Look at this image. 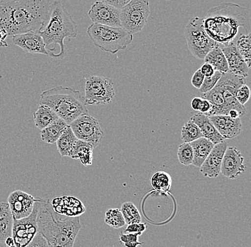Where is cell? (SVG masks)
<instances>
[{"label":"cell","mask_w":251,"mask_h":247,"mask_svg":"<svg viewBox=\"0 0 251 247\" xmlns=\"http://www.w3.org/2000/svg\"><path fill=\"white\" fill-rule=\"evenodd\" d=\"M51 0H0V29L8 36L39 32L48 23Z\"/></svg>","instance_id":"6da1fadb"},{"label":"cell","mask_w":251,"mask_h":247,"mask_svg":"<svg viewBox=\"0 0 251 247\" xmlns=\"http://www.w3.org/2000/svg\"><path fill=\"white\" fill-rule=\"evenodd\" d=\"M249 15L246 8L234 3H221L205 14L204 29L216 43L226 46L234 42L241 27L249 33Z\"/></svg>","instance_id":"7a4b0ae2"},{"label":"cell","mask_w":251,"mask_h":247,"mask_svg":"<svg viewBox=\"0 0 251 247\" xmlns=\"http://www.w3.org/2000/svg\"><path fill=\"white\" fill-rule=\"evenodd\" d=\"M81 225L79 218L62 219L53 210L50 199L41 198L37 229L51 247H73Z\"/></svg>","instance_id":"3957f363"},{"label":"cell","mask_w":251,"mask_h":247,"mask_svg":"<svg viewBox=\"0 0 251 247\" xmlns=\"http://www.w3.org/2000/svg\"><path fill=\"white\" fill-rule=\"evenodd\" d=\"M46 48L54 45L49 56L56 59H62L67 55L64 40L76 38L78 34L76 23L60 1L51 3L50 16L46 26L39 31Z\"/></svg>","instance_id":"277c9868"},{"label":"cell","mask_w":251,"mask_h":247,"mask_svg":"<svg viewBox=\"0 0 251 247\" xmlns=\"http://www.w3.org/2000/svg\"><path fill=\"white\" fill-rule=\"evenodd\" d=\"M39 105L51 108L69 125L78 116L89 114L84 97L79 91L66 86H57L43 91Z\"/></svg>","instance_id":"5b68a950"},{"label":"cell","mask_w":251,"mask_h":247,"mask_svg":"<svg viewBox=\"0 0 251 247\" xmlns=\"http://www.w3.org/2000/svg\"><path fill=\"white\" fill-rule=\"evenodd\" d=\"M87 34L96 47L101 51L112 55L125 50L133 41L132 34L122 27L93 23L88 27Z\"/></svg>","instance_id":"8992f818"},{"label":"cell","mask_w":251,"mask_h":247,"mask_svg":"<svg viewBox=\"0 0 251 247\" xmlns=\"http://www.w3.org/2000/svg\"><path fill=\"white\" fill-rule=\"evenodd\" d=\"M185 37L188 50L199 59H204L210 51L218 45L208 35L203 27V18L193 17L185 28Z\"/></svg>","instance_id":"52a82bcc"},{"label":"cell","mask_w":251,"mask_h":247,"mask_svg":"<svg viewBox=\"0 0 251 247\" xmlns=\"http://www.w3.org/2000/svg\"><path fill=\"white\" fill-rule=\"evenodd\" d=\"M149 15L148 0H131L120 9L121 26L133 35L142 30Z\"/></svg>","instance_id":"ba28073f"},{"label":"cell","mask_w":251,"mask_h":247,"mask_svg":"<svg viewBox=\"0 0 251 247\" xmlns=\"http://www.w3.org/2000/svg\"><path fill=\"white\" fill-rule=\"evenodd\" d=\"M114 97V83L109 78L91 75L86 79L84 102L86 106L111 104Z\"/></svg>","instance_id":"9c48e42d"},{"label":"cell","mask_w":251,"mask_h":247,"mask_svg":"<svg viewBox=\"0 0 251 247\" xmlns=\"http://www.w3.org/2000/svg\"><path fill=\"white\" fill-rule=\"evenodd\" d=\"M77 139L98 147L104 136L101 125L97 119L89 114L78 116L70 124Z\"/></svg>","instance_id":"30bf717a"},{"label":"cell","mask_w":251,"mask_h":247,"mask_svg":"<svg viewBox=\"0 0 251 247\" xmlns=\"http://www.w3.org/2000/svg\"><path fill=\"white\" fill-rule=\"evenodd\" d=\"M41 198H37L34 208L29 216L20 220H14L12 237L15 241L16 247H25L38 232L37 215Z\"/></svg>","instance_id":"8fae6325"},{"label":"cell","mask_w":251,"mask_h":247,"mask_svg":"<svg viewBox=\"0 0 251 247\" xmlns=\"http://www.w3.org/2000/svg\"><path fill=\"white\" fill-rule=\"evenodd\" d=\"M244 84H246V78L237 76L229 72L223 74L222 77L217 83L218 86L221 89L227 110L229 111L231 110H237L241 117L246 114V109L237 101L235 93L237 89Z\"/></svg>","instance_id":"7c38bea8"},{"label":"cell","mask_w":251,"mask_h":247,"mask_svg":"<svg viewBox=\"0 0 251 247\" xmlns=\"http://www.w3.org/2000/svg\"><path fill=\"white\" fill-rule=\"evenodd\" d=\"M88 15L93 23L109 27H122L120 9L103 1H95L88 12Z\"/></svg>","instance_id":"4fadbf2b"},{"label":"cell","mask_w":251,"mask_h":247,"mask_svg":"<svg viewBox=\"0 0 251 247\" xmlns=\"http://www.w3.org/2000/svg\"><path fill=\"white\" fill-rule=\"evenodd\" d=\"M244 158L236 147H227L221 164V173L227 179H235L246 171Z\"/></svg>","instance_id":"5bb4252c"},{"label":"cell","mask_w":251,"mask_h":247,"mask_svg":"<svg viewBox=\"0 0 251 247\" xmlns=\"http://www.w3.org/2000/svg\"><path fill=\"white\" fill-rule=\"evenodd\" d=\"M37 198L21 190H16L9 194L8 204L14 220L29 216L34 208Z\"/></svg>","instance_id":"9a60e30c"},{"label":"cell","mask_w":251,"mask_h":247,"mask_svg":"<svg viewBox=\"0 0 251 247\" xmlns=\"http://www.w3.org/2000/svg\"><path fill=\"white\" fill-rule=\"evenodd\" d=\"M228 147L224 141L215 144L205 161L200 167V171L205 177L216 178L221 173V164L226 150Z\"/></svg>","instance_id":"2e32d148"},{"label":"cell","mask_w":251,"mask_h":247,"mask_svg":"<svg viewBox=\"0 0 251 247\" xmlns=\"http://www.w3.org/2000/svg\"><path fill=\"white\" fill-rule=\"evenodd\" d=\"M12 42L16 46L29 54L49 55L46 45L38 32L29 31L12 36Z\"/></svg>","instance_id":"e0dca14e"},{"label":"cell","mask_w":251,"mask_h":247,"mask_svg":"<svg viewBox=\"0 0 251 247\" xmlns=\"http://www.w3.org/2000/svg\"><path fill=\"white\" fill-rule=\"evenodd\" d=\"M208 117L224 139H233L241 134L242 130L241 118L232 119L227 115H212Z\"/></svg>","instance_id":"ac0fdd59"},{"label":"cell","mask_w":251,"mask_h":247,"mask_svg":"<svg viewBox=\"0 0 251 247\" xmlns=\"http://www.w3.org/2000/svg\"><path fill=\"white\" fill-rule=\"evenodd\" d=\"M223 53L226 58L228 72L237 76L246 78L249 77V67L237 50L234 42L224 46Z\"/></svg>","instance_id":"d6986e66"},{"label":"cell","mask_w":251,"mask_h":247,"mask_svg":"<svg viewBox=\"0 0 251 247\" xmlns=\"http://www.w3.org/2000/svg\"><path fill=\"white\" fill-rule=\"evenodd\" d=\"M51 203L53 210L62 216L77 217L86 212L82 202L73 196L57 197Z\"/></svg>","instance_id":"ffe728a7"},{"label":"cell","mask_w":251,"mask_h":247,"mask_svg":"<svg viewBox=\"0 0 251 247\" xmlns=\"http://www.w3.org/2000/svg\"><path fill=\"white\" fill-rule=\"evenodd\" d=\"M191 120L199 127L203 137L209 140L213 144H219L226 141V139L217 131L208 116L199 113V114H194L191 118Z\"/></svg>","instance_id":"44dd1931"},{"label":"cell","mask_w":251,"mask_h":247,"mask_svg":"<svg viewBox=\"0 0 251 247\" xmlns=\"http://www.w3.org/2000/svg\"><path fill=\"white\" fill-rule=\"evenodd\" d=\"M201 98L209 101L212 105L211 110L207 116L227 115L229 110H227L221 89L217 84L211 91L204 93Z\"/></svg>","instance_id":"7402d4cb"},{"label":"cell","mask_w":251,"mask_h":247,"mask_svg":"<svg viewBox=\"0 0 251 247\" xmlns=\"http://www.w3.org/2000/svg\"><path fill=\"white\" fill-rule=\"evenodd\" d=\"M194 152V161L192 165L196 167H201L215 144L209 140L201 137L190 143Z\"/></svg>","instance_id":"603a6c76"},{"label":"cell","mask_w":251,"mask_h":247,"mask_svg":"<svg viewBox=\"0 0 251 247\" xmlns=\"http://www.w3.org/2000/svg\"><path fill=\"white\" fill-rule=\"evenodd\" d=\"M94 147L89 143L77 139L72 148L70 157L79 160L84 166H90L93 160Z\"/></svg>","instance_id":"cb8c5ba5"},{"label":"cell","mask_w":251,"mask_h":247,"mask_svg":"<svg viewBox=\"0 0 251 247\" xmlns=\"http://www.w3.org/2000/svg\"><path fill=\"white\" fill-rule=\"evenodd\" d=\"M14 219L8 203H0V242L12 237Z\"/></svg>","instance_id":"d4e9b609"},{"label":"cell","mask_w":251,"mask_h":247,"mask_svg":"<svg viewBox=\"0 0 251 247\" xmlns=\"http://www.w3.org/2000/svg\"><path fill=\"white\" fill-rule=\"evenodd\" d=\"M33 116L36 127L40 130H44L59 119V116L51 108L44 105H39Z\"/></svg>","instance_id":"484cf974"},{"label":"cell","mask_w":251,"mask_h":247,"mask_svg":"<svg viewBox=\"0 0 251 247\" xmlns=\"http://www.w3.org/2000/svg\"><path fill=\"white\" fill-rule=\"evenodd\" d=\"M68 126L69 124L59 118L54 123L41 130V138L42 141L47 144H54L60 137Z\"/></svg>","instance_id":"4316f807"},{"label":"cell","mask_w":251,"mask_h":247,"mask_svg":"<svg viewBox=\"0 0 251 247\" xmlns=\"http://www.w3.org/2000/svg\"><path fill=\"white\" fill-rule=\"evenodd\" d=\"M204 60L205 63L211 64L216 71H219L222 73L228 72L226 58L219 44L207 54L204 58Z\"/></svg>","instance_id":"83f0119b"},{"label":"cell","mask_w":251,"mask_h":247,"mask_svg":"<svg viewBox=\"0 0 251 247\" xmlns=\"http://www.w3.org/2000/svg\"><path fill=\"white\" fill-rule=\"evenodd\" d=\"M76 140L77 138L76 137L70 126L69 125L65 131L63 132L60 137L56 141V147L61 156L70 157L72 148L75 145Z\"/></svg>","instance_id":"f1b7e54d"},{"label":"cell","mask_w":251,"mask_h":247,"mask_svg":"<svg viewBox=\"0 0 251 247\" xmlns=\"http://www.w3.org/2000/svg\"><path fill=\"white\" fill-rule=\"evenodd\" d=\"M151 182L153 188L158 192L166 193L170 191L172 179L169 173L159 171L153 174Z\"/></svg>","instance_id":"f546056e"},{"label":"cell","mask_w":251,"mask_h":247,"mask_svg":"<svg viewBox=\"0 0 251 247\" xmlns=\"http://www.w3.org/2000/svg\"><path fill=\"white\" fill-rule=\"evenodd\" d=\"M237 50L244 59L248 67L250 68L251 63V33L242 34L239 36L235 43Z\"/></svg>","instance_id":"4dcf8cb0"},{"label":"cell","mask_w":251,"mask_h":247,"mask_svg":"<svg viewBox=\"0 0 251 247\" xmlns=\"http://www.w3.org/2000/svg\"><path fill=\"white\" fill-rule=\"evenodd\" d=\"M126 224H131L141 222L140 212L131 201L124 203L120 209Z\"/></svg>","instance_id":"1f68e13d"},{"label":"cell","mask_w":251,"mask_h":247,"mask_svg":"<svg viewBox=\"0 0 251 247\" xmlns=\"http://www.w3.org/2000/svg\"><path fill=\"white\" fill-rule=\"evenodd\" d=\"M201 137H203V135L200 129L191 119L182 127L181 139L183 143H191Z\"/></svg>","instance_id":"d6a6232c"},{"label":"cell","mask_w":251,"mask_h":247,"mask_svg":"<svg viewBox=\"0 0 251 247\" xmlns=\"http://www.w3.org/2000/svg\"><path fill=\"white\" fill-rule=\"evenodd\" d=\"M105 223L114 229H120L126 223L122 212L119 209H108L105 214Z\"/></svg>","instance_id":"836d02e7"},{"label":"cell","mask_w":251,"mask_h":247,"mask_svg":"<svg viewBox=\"0 0 251 247\" xmlns=\"http://www.w3.org/2000/svg\"><path fill=\"white\" fill-rule=\"evenodd\" d=\"M177 155L178 161L181 165L185 166L192 165L194 161V152L190 143H183L180 144Z\"/></svg>","instance_id":"e575fe53"},{"label":"cell","mask_w":251,"mask_h":247,"mask_svg":"<svg viewBox=\"0 0 251 247\" xmlns=\"http://www.w3.org/2000/svg\"><path fill=\"white\" fill-rule=\"evenodd\" d=\"M140 234L133 233H121L119 235V241L125 247H138L143 243L139 242Z\"/></svg>","instance_id":"d590c367"},{"label":"cell","mask_w":251,"mask_h":247,"mask_svg":"<svg viewBox=\"0 0 251 247\" xmlns=\"http://www.w3.org/2000/svg\"><path fill=\"white\" fill-rule=\"evenodd\" d=\"M223 74L224 73H222V72L216 71L213 76L204 78L203 84H202L201 86L199 89L200 92L204 94V93L209 92L212 89H213L216 84L219 82L220 79L222 77Z\"/></svg>","instance_id":"8d00e7d4"},{"label":"cell","mask_w":251,"mask_h":247,"mask_svg":"<svg viewBox=\"0 0 251 247\" xmlns=\"http://www.w3.org/2000/svg\"><path fill=\"white\" fill-rule=\"evenodd\" d=\"M251 90L247 84H244L242 86H240L237 89L235 93V98L237 101L241 104V105L244 106L250 99Z\"/></svg>","instance_id":"74e56055"},{"label":"cell","mask_w":251,"mask_h":247,"mask_svg":"<svg viewBox=\"0 0 251 247\" xmlns=\"http://www.w3.org/2000/svg\"><path fill=\"white\" fill-rule=\"evenodd\" d=\"M25 247H51L45 237L39 232L34 236L33 240Z\"/></svg>","instance_id":"f35d334b"},{"label":"cell","mask_w":251,"mask_h":247,"mask_svg":"<svg viewBox=\"0 0 251 247\" xmlns=\"http://www.w3.org/2000/svg\"><path fill=\"white\" fill-rule=\"evenodd\" d=\"M147 224L144 223H134V224H128L125 229V233H133V234H139L141 235L147 230Z\"/></svg>","instance_id":"ab89813d"},{"label":"cell","mask_w":251,"mask_h":247,"mask_svg":"<svg viewBox=\"0 0 251 247\" xmlns=\"http://www.w3.org/2000/svg\"><path fill=\"white\" fill-rule=\"evenodd\" d=\"M204 78H205V77H204L203 74L201 72L200 69H199L196 72H194L192 79H191V84L196 89H199L201 86L202 84H203Z\"/></svg>","instance_id":"60d3db41"},{"label":"cell","mask_w":251,"mask_h":247,"mask_svg":"<svg viewBox=\"0 0 251 247\" xmlns=\"http://www.w3.org/2000/svg\"><path fill=\"white\" fill-rule=\"evenodd\" d=\"M131 1V0H101V1H103V2L110 4V5L113 6V7L117 8L119 9H121L125 7Z\"/></svg>","instance_id":"b9f144b4"},{"label":"cell","mask_w":251,"mask_h":247,"mask_svg":"<svg viewBox=\"0 0 251 247\" xmlns=\"http://www.w3.org/2000/svg\"><path fill=\"white\" fill-rule=\"evenodd\" d=\"M200 70L205 78L213 76L214 75L215 72H216V70L213 69L211 64L205 62L201 67Z\"/></svg>","instance_id":"7bdbcfd3"},{"label":"cell","mask_w":251,"mask_h":247,"mask_svg":"<svg viewBox=\"0 0 251 247\" xmlns=\"http://www.w3.org/2000/svg\"><path fill=\"white\" fill-rule=\"evenodd\" d=\"M212 109V105L209 101L203 99V102H202L201 107L200 110H199V113L205 114V115H208V113L210 112Z\"/></svg>","instance_id":"ee69618b"},{"label":"cell","mask_w":251,"mask_h":247,"mask_svg":"<svg viewBox=\"0 0 251 247\" xmlns=\"http://www.w3.org/2000/svg\"><path fill=\"white\" fill-rule=\"evenodd\" d=\"M203 99L201 97H195L191 101V108L195 111H199L201 107Z\"/></svg>","instance_id":"f6af8a7d"},{"label":"cell","mask_w":251,"mask_h":247,"mask_svg":"<svg viewBox=\"0 0 251 247\" xmlns=\"http://www.w3.org/2000/svg\"><path fill=\"white\" fill-rule=\"evenodd\" d=\"M8 37V34L5 31L3 30V29H0V46L1 47H6L7 46L6 45L5 39Z\"/></svg>","instance_id":"bcb514c9"},{"label":"cell","mask_w":251,"mask_h":247,"mask_svg":"<svg viewBox=\"0 0 251 247\" xmlns=\"http://www.w3.org/2000/svg\"><path fill=\"white\" fill-rule=\"evenodd\" d=\"M227 116L229 117L232 118V119H237V118H241L239 112L237 110H231L227 113Z\"/></svg>","instance_id":"7dc6e473"},{"label":"cell","mask_w":251,"mask_h":247,"mask_svg":"<svg viewBox=\"0 0 251 247\" xmlns=\"http://www.w3.org/2000/svg\"><path fill=\"white\" fill-rule=\"evenodd\" d=\"M4 244H5L6 246L7 247H16L15 241H14L12 237H8L5 242H4Z\"/></svg>","instance_id":"c3c4849f"},{"label":"cell","mask_w":251,"mask_h":247,"mask_svg":"<svg viewBox=\"0 0 251 247\" xmlns=\"http://www.w3.org/2000/svg\"><path fill=\"white\" fill-rule=\"evenodd\" d=\"M0 247H7L6 246L5 244L2 243V242H0Z\"/></svg>","instance_id":"681fc988"},{"label":"cell","mask_w":251,"mask_h":247,"mask_svg":"<svg viewBox=\"0 0 251 247\" xmlns=\"http://www.w3.org/2000/svg\"><path fill=\"white\" fill-rule=\"evenodd\" d=\"M164 1H169V0H164Z\"/></svg>","instance_id":"f907efd6"},{"label":"cell","mask_w":251,"mask_h":247,"mask_svg":"<svg viewBox=\"0 0 251 247\" xmlns=\"http://www.w3.org/2000/svg\"></svg>","instance_id":"816d5d0a"}]
</instances>
